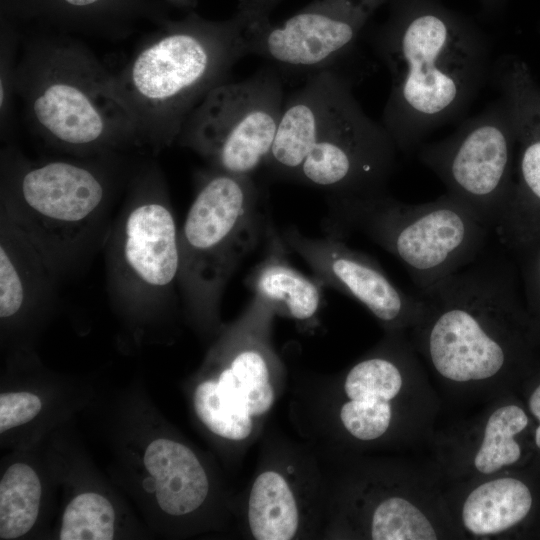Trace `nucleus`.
Wrapping results in <instances>:
<instances>
[{"label": "nucleus", "instance_id": "423d86ee", "mask_svg": "<svg viewBox=\"0 0 540 540\" xmlns=\"http://www.w3.org/2000/svg\"><path fill=\"white\" fill-rule=\"evenodd\" d=\"M329 209L327 232L364 234L404 265L420 292L476 260L492 231L446 192L425 203L385 190L332 194Z\"/></svg>", "mask_w": 540, "mask_h": 540}, {"label": "nucleus", "instance_id": "7c9ffc66", "mask_svg": "<svg viewBox=\"0 0 540 540\" xmlns=\"http://www.w3.org/2000/svg\"><path fill=\"white\" fill-rule=\"evenodd\" d=\"M505 0H480L484 9L488 12H494L498 10Z\"/></svg>", "mask_w": 540, "mask_h": 540}, {"label": "nucleus", "instance_id": "39448f33", "mask_svg": "<svg viewBox=\"0 0 540 540\" xmlns=\"http://www.w3.org/2000/svg\"><path fill=\"white\" fill-rule=\"evenodd\" d=\"M252 27H173L141 45L111 73L112 90L143 148L158 153L177 142L193 109L251 54Z\"/></svg>", "mask_w": 540, "mask_h": 540}, {"label": "nucleus", "instance_id": "9b49d317", "mask_svg": "<svg viewBox=\"0 0 540 540\" xmlns=\"http://www.w3.org/2000/svg\"><path fill=\"white\" fill-rule=\"evenodd\" d=\"M132 188L110 242V285L124 303L148 307L174 295L179 230L158 170L142 172Z\"/></svg>", "mask_w": 540, "mask_h": 540}, {"label": "nucleus", "instance_id": "4be33fe9", "mask_svg": "<svg viewBox=\"0 0 540 540\" xmlns=\"http://www.w3.org/2000/svg\"><path fill=\"white\" fill-rule=\"evenodd\" d=\"M248 522L258 540H288L299 527V512L287 481L266 471L255 479L248 502Z\"/></svg>", "mask_w": 540, "mask_h": 540}, {"label": "nucleus", "instance_id": "393cba45", "mask_svg": "<svg viewBox=\"0 0 540 540\" xmlns=\"http://www.w3.org/2000/svg\"><path fill=\"white\" fill-rule=\"evenodd\" d=\"M194 408L202 423L214 434L230 440L247 438L252 431L251 416L227 410L217 393V381L206 380L194 392Z\"/></svg>", "mask_w": 540, "mask_h": 540}, {"label": "nucleus", "instance_id": "f03ea898", "mask_svg": "<svg viewBox=\"0 0 540 540\" xmlns=\"http://www.w3.org/2000/svg\"><path fill=\"white\" fill-rule=\"evenodd\" d=\"M480 256L420 292L411 341L447 392L492 400L528 354L536 320L513 272Z\"/></svg>", "mask_w": 540, "mask_h": 540}, {"label": "nucleus", "instance_id": "dca6fc26", "mask_svg": "<svg viewBox=\"0 0 540 540\" xmlns=\"http://www.w3.org/2000/svg\"><path fill=\"white\" fill-rule=\"evenodd\" d=\"M529 417L520 405L494 398L474 418L435 438L438 476L462 482L508 471L523 451L518 437Z\"/></svg>", "mask_w": 540, "mask_h": 540}, {"label": "nucleus", "instance_id": "f257e3e1", "mask_svg": "<svg viewBox=\"0 0 540 540\" xmlns=\"http://www.w3.org/2000/svg\"><path fill=\"white\" fill-rule=\"evenodd\" d=\"M373 47L390 76L381 124L410 154L460 119L491 76L486 35L440 0H396Z\"/></svg>", "mask_w": 540, "mask_h": 540}, {"label": "nucleus", "instance_id": "0eeeda50", "mask_svg": "<svg viewBox=\"0 0 540 540\" xmlns=\"http://www.w3.org/2000/svg\"><path fill=\"white\" fill-rule=\"evenodd\" d=\"M252 175L210 168L201 175L179 230L178 286L189 309L212 317L231 276L266 235Z\"/></svg>", "mask_w": 540, "mask_h": 540}, {"label": "nucleus", "instance_id": "9d476101", "mask_svg": "<svg viewBox=\"0 0 540 540\" xmlns=\"http://www.w3.org/2000/svg\"><path fill=\"white\" fill-rule=\"evenodd\" d=\"M416 152L446 193L495 232L511 197L516 155L515 129L504 98L499 95L452 134L422 144Z\"/></svg>", "mask_w": 540, "mask_h": 540}, {"label": "nucleus", "instance_id": "6e6552de", "mask_svg": "<svg viewBox=\"0 0 540 540\" xmlns=\"http://www.w3.org/2000/svg\"><path fill=\"white\" fill-rule=\"evenodd\" d=\"M2 215L56 270L92 230L108 198L106 175L77 160L10 156L2 172Z\"/></svg>", "mask_w": 540, "mask_h": 540}, {"label": "nucleus", "instance_id": "bb28decb", "mask_svg": "<svg viewBox=\"0 0 540 540\" xmlns=\"http://www.w3.org/2000/svg\"><path fill=\"white\" fill-rule=\"evenodd\" d=\"M42 409L40 398L29 392H9L0 395V432L25 424Z\"/></svg>", "mask_w": 540, "mask_h": 540}, {"label": "nucleus", "instance_id": "4468645a", "mask_svg": "<svg viewBox=\"0 0 540 540\" xmlns=\"http://www.w3.org/2000/svg\"><path fill=\"white\" fill-rule=\"evenodd\" d=\"M516 135L514 180L506 212L495 230L514 250L540 234V85L525 61L504 55L492 69Z\"/></svg>", "mask_w": 540, "mask_h": 540}, {"label": "nucleus", "instance_id": "c756f323", "mask_svg": "<svg viewBox=\"0 0 540 540\" xmlns=\"http://www.w3.org/2000/svg\"><path fill=\"white\" fill-rule=\"evenodd\" d=\"M63 4L68 6L69 8L80 10V9H88L93 7L96 4L101 3L103 0H60Z\"/></svg>", "mask_w": 540, "mask_h": 540}, {"label": "nucleus", "instance_id": "a878e982", "mask_svg": "<svg viewBox=\"0 0 540 540\" xmlns=\"http://www.w3.org/2000/svg\"><path fill=\"white\" fill-rule=\"evenodd\" d=\"M512 251L517 259L525 303L536 322L540 321V234Z\"/></svg>", "mask_w": 540, "mask_h": 540}, {"label": "nucleus", "instance_id": "a211bd4d", "mask_svg": "<svg viewBox=\"0 0 540 540\" xmlns=\"http://www.w3.org/2000/svg\"><path fill=\"white\" fill-rule=\"evenodd\" d=\"M265 236V256L247 276L246 286L273 310H281L298 321L312 319L319 310L324 286L289 263L287 248L270 222Z\"/></svg>", "mask_w": 540, "mask_h": 540}, {"label": "nucleus", "instance_id": "20e7f679", "mask_svg": "<svg viewBox=\"0 0 540 540\" xmlns=\"http://www.w3.org/2000/svg\"><path fill=\"white\" fill-rule=\"evenodd\" d=\"M111 73L84 43L35 37L19 44L15 96L31 130L60 150L87 157L143 148Z\"/></svg>", "mask_w": 540, "mask_h": 540}, {"label": "nucleus", "instance_id": "f3484780", "mask_svg": "<svg viewBox=\"0 0 540 540\" xmlns=\"http://www.w3.org/2000/svg\"><path fill=\"white\" fill-rule=\"evenodd\" d=\"M444 496L462 534L473 539L506 536L526 520L534 505L529 485L508 471L449 483Z\"/></svg>", "mask_w": 540, "mask_h": 540}, {"label": "nucleus", "instance_id": "b1692460", "mask_svg": "<svg viewBox=\"0 0 540 540\" xmlns=\"http://www.w3.org/2000/svg\"><path fill=\"white\" fill-rule=\"evenodd\" d=\"M115 511L102 495L86 492L74 497L62 516L61 540H110L114 537Z\"/></svg>", "mask_w": 540, "mask_h": 540}, {"label": "nucleus", "instance_id": "5701e85b", "mask_svg": "<svg viewBox=\"0 0 540 540\" xmlns=\"http://www.w3.org/2000/svg\"><path fill=\"white\" fill-rule=\"evenodd\" d=\"M42 487L35 470L25 463L8 467L0 481V538L25 535L35 524Z\"/></svg>", "mask_w": 540, "mask_h": 540}, {"label": "nucleus", "instance_id": "412c9836", "mask_svg": "<svg viewBox=\"0 0 540 540\" xmlns=\"http://www.w3.org/2000/svg\"><path fill=\"white\" fill-rule=\"evenodd\" d=\"M217 393L222 405L234 414L252 417L266 413L275 394L262 349L248 346L236 350L219 376Z\"/></svg>", "mask_w": 540, "mask_h": 540}, {"label": "nucleus", "instance_id": "6ab92c4d", "mask_svg": "<svg viewBox=\"0 0 540 540\" xmlns=\"http://www.w3.org/2000/svg\"><path fill=\"white\" fill-rule=\"evenodd\" d=\"M144 465L155 482V495L165 513L182 516L206 499L209 482L204 468L187 446L165 438L152 441Z\"/></svg>", "mask_w": 540, "mask_h": 540}, {"label": "nucleus", "instance_id": "aec40b11", "mask_svg": "<svg viewBox=\"0 0 540 540\" xmlns=\"http://www.w3.org/2000/svg\"><path fill=\"white\" fill-rule=\"evenodd\" d=\"M54 267L5 216L0 231V317L10 319L44 296Z\"/></svg>", "mask_w": 540, "mask_h": 540}, {"label": "nucleus", "instance_id": "1a4fd4ad", "mask_svg": "<svg viewBox=\"0 0 540 540\" xmlns=\"http://www.w3.org/2000/svg\"><path fill=\"white\" fill-rule=\"evenodd\" d=\"M285 102L275 69L226 81L211 90L186 119L177 143L205 159L210 168L252 175L272 149Z\"/></svg>", "mask_w": 540, "mask_h": 540}, {"label": "nucleus", "instance_id": "f8f14e48", "mask_svg": "<svg viewBox=\"0 0 540 540\" xmlns=\"http://www.w3.org/2000/svg\"><path fill=\"white\" fill-rule=\"evenodd\" d=\"M357 362L344 379L347 401L340 409L345 430L356 440L374 441L390 432L400 411L433 425L439 408L423 361L404 332Z\"/></svg>", "mask_w": 540, "mask_h": 540}, {"label": "nucleus", "instance_id": "7ed1b4c3", "mask_svg": "<svg viewBox=\"0 0 540 540\" xmlns=\"http://www.w3.org/2000/svg\"><path fill=\"white\" fill-rule=\"evenodd\" d=\"M398 150L354 96L349 78L317 70L284 102L265 164L275 173L332 194L385 190Z\"/></svg>", "mask_w": 540, "mask_h": 540}, {"label": "nucleus", "instance_id": "cd10ccee", "mask_svg": "<svg viewBox=\"0 0 540 540\" xmlns=\"http://www.w3.org/2000/svg\"><path fill=\"white\" fill-rule=\"evenodd\" d=\"M19 44L2 40L0 45V117L2 129L10 125L12 98L15 96L14 78Z\"/></svg>", "mask_w": 540, "mask_h": 540}, {"label": "nucleus", "instance_id": "ddd939ff", "mask_svg": "<svg viewBox=\"0 0 540 540\" xmlns=\"http://www.w3.org/2000/svg\"><path fill=\"white\" fill-rule=\"evenodd\" d=\"M287 249L312 269L314 277L362 304L389 332L412 329L422 317L424 301L401 290L368 255L351 248L344 235L327 232L309 237L290 226L279 232Z\"/></svg>", "mask_w": 540, "mask_h": 540}, {"label": "nucleus", "instance_id": "c85d7f7f", "mask_svg": "<svg viewBox=\"0 0 540 540\" xmlns=\"http://www.w3.org/2000/svg\"><path fill=\"white\" fill-rule=\"evenodd\" d=\"M530 414L537 420L534 430V443L540 449V383L533 389L527 400Z\"/></svg>", "mask_w": 540, "mask_h": 540}, {"label": "nucleus", "instance_id": "2eb2a0df", "mask_svg": "<svg viewBox=\"0 0 540 540\" xmlns=\"http://www.w3.org/2000/svg\"><path fill=\"white\" fill-rule=\"evenodd\" d=\"M385 0H329L300 12L282 26H253L251 54L292 68L328 67L356 42L366 20Z\"/></svg>", "mask_w": 540, "mask_h": 540}]
</instances>
